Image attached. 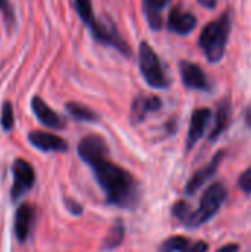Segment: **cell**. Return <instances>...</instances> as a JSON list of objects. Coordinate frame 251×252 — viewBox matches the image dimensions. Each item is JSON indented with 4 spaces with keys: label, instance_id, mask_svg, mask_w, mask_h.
Masks as SVG:
<instances>
[{
    "label": "cell",
    "instance_id": "1",
    "mask_svg": "<svg viewBox=\"0 0 251 252\" xmlns=\"http://www.w3.org/2000/svg\"><path fill=\"white\" fill-rule=\"evenodd\" d=\"M99 186L107 195L111 205L121 208H132L139 199V189L133 176L123 167L102 159L92 165Z\"/></svg>",
    "mask_w": 251,
    "mask_h": 252
},
{
    "label": "cell",
    "instance_id": "2",
    "mask_svg": "<svg viewBox=\"0 0 251 252\" xmlns=\"http://www.w3.org/2000/svg\"><path fill=\"white\" fill-rule=\"evenodd\" d=\"M231 25V16L225 12L203 28L198 38V46L210 63H217L223 59L229 41Z\"/></svg>",
    "mask_w": 251,
    "mask_h": 252
},
{
    "label": "cell",
    "instance_id": "3",
    "mask_svg": "<svg viewBox=\"0 0 251 252\" xmlns=\"http://www.w3.org/2000/svg\"><path fill=\"white\" fill-rule=\"evenodd\" d=\"M226 193L228 192H226V188L223 183H220V182L212 183L204 190V193L200 199V207L191 213L185 226L189 229H197V227L203 226L204 223H207L209 220H212L220 210L222 204L225 202Z\"/></svg>",
    "mask_w": 251,
    "mask_h": 252
},
{
    "label": "cell",
    "instance_id": "4",
    "mask_svg": "<svg viewBox=\"0 0 251 252\" xmlns=\"http://www.w3.org/2000/svg\"><path fill=\"white\" fill-rule=\"evenodd\" d=\"M139 68L145 81L151 87L167 89L170 86V78L166 74L158 55L146 41H142L139 46Z\"/></svg>",
    "mask_w": 251,
    "mask_h": 252
},
{
    "label": "cell",
    "instance_id": "5",
    "mask_svg": "<svg viewBox=\"0 0 251 252\" xmlns=\"http://www.w3.org/2000/svg\"><path fill=\"white\" fill-rule=\"evenodd\" d=\"M93 34V37L99 41V43H105L109 46H114L118 52H121L123 55L129 56L130 55V47L126 43V40L120 35V32L117 31L115 25L109 21H101L98 18H95V21L87 25Z\"/></svg>",
    "mask_w": 251,
    "mask_h": 252
},
{
    "label": "cell",
    "instance_id": "6",
    "mask_svg": "<svg viewBox=\"0 0 251 252\" xmlns=\"http://www.w3.org/2000/svg\"><path fill=\"white\" fill-rule=\"evenodd\" d=\"M77 151H78L80 158L89 165H93L102 159H107V155L109 152L105 139L98 134H89L84 139H81L77 146Z\"/></svg>",
    "mask_w": 251,
    "mask_h": 252
},
{
    "label": "cell",
    "instance_id": "7",
    "mask_svg": "<svg viewBox=\"0 0 251 252\" xmlns=\"http://www.w3.org/2000/svg\"><path fill=\"white\" fill-rule=\"evenodd\" d=\"M13 186L10 189L12 201H18L27 190H30L34 185L36 174L30 162L24 159H16L13 162Z\"/></svg>",
    "mask_w": 251,
    "mask_h": 252
},
{
    "label": "cell",
    "instance_id": "8",
    "mask_svg": "<svg viewBox=\"0 0 251 252\" xmlns=\"http://www.w3.org/2000/svg\"><path fill=\"white\" fill-rule=\"evenodd\" d=\"M179 69H180L182 81L188 89L201 90V92H210L212 90L210 81H209L206 72L203 71V68L200 65L189 62V61H180Z\"/></svg>",
    "mask_w": 251,
    "mask_h": 252
},
{
    "label": "cell",
    "instance_id": "9",
    "mask_svg": "<svg viewBox=\"0 0 251 252\" xmlns=\"http://www.w3.org/2000/svg\"><path fill=\"white\" fill-rule=\"evenodd\" d=\"M223 157H225V151H219L207 165H204L203 168H200L198 171L194 173V176L186 183V193L188 195L197 193V190H200L216 174V171H217Z\"/></svg>",
    "mask_w": 251,
    "mask_h": 252
},
{
    "label": "cell",
    "instance_id": "10",
    "mask_svg": "<svg viewBox=\"0 0 251 252\" xmlns=\"http://www.w3.org/2000/svg\"><path fill=\"white\" fill-rule=\"evenodd\" d=\"M197 27V18L194 13L183 10L180 6L172 7L167 18V28L179 35H186L192 32Z\"/></svg>",
    "mask_w": 251,
    "mask_h": 252
},
{
    "label": "cell",
    "instance_id": "11",
    "mask_svg": "<svg viewBox=\"0 0 251 252\" xmlns=\"http://www.w3.org/2000/svg\"><path fill=\"white\" fill-rule=\"evenodd\" d=\"M212 118V111L209 108H198L192 112L191 123H189V130H188V137H186V148L192 149L194 145L204 136L207 126Z\"/></svg>",
    "mask_w": 251,
    "mask_h": 252
},
{
    "label": "cell",
    "instance_id": "12",
    "mask_svg": "<svg viewBox=\"0 0 251 252\" xmlns=\"http://www.w3.org/2000/svg\"><path fill=\"white\" fill-rule=\"evenodd\" d=\"M31 109H33V112H34V115L37 117V120L43 124V126H46V127H49V128H56V130H59V128H64L65 127V121H64V118L62 117H59L41 97H38V96H34L33 99H31Z\"/></svg>",
    "mask_w": 251,
    "mask_h": 252
},
{
    "label": "cell",
    "instance_id": "13",
    "mask_svg": "<svg viewBox=\"0 0 251 252\" xmlns=\"http://www.w3.org/2000/svg\"><path fill=\"white\" fill-rule=\"evenodd\" d=\"M28 140L30 143L40 149V151H53V152H65L68 149V143L56 136V134H52V133H46V131H40V130H36V131H31L28 134Z\"/></svg>",
    "mask_w": 251,
    "mask_h": 252
},
{
    "label": "cell",
    "instance_id": "14",
    "mask_svg": "<svg viewBox=\"0 0 251 252\" xmlns=\"http://www.w3.org/2000/svg\"><path fill=\"white\" fill-rule=\"evenodd\" d=\"M163 102L154 94H139L132 103V121L141 123L149 112H155L161 108Z\"/></svg>",
    "mask_w": 251,
    "mask_h": 252
},
{
    "label": "cell",
    "instance_id": "15",
    "mask_svg": "<svg viewBox=\"0 0 251 252\" xmlns=\"http://www.w3.org/2000/svg\"><path fill=\"white\" fill-rule=\"evenodd\" d=\"M34 219V208L30 204H22L18 207L15 214V236L19 242H25L28 239L31 224Z\"/></svg>",
    "mask_w": 251,
    "mask_h": 252
},
{
    "label": "cell",
    "instance_id": "16",
    "mask_svg": "<svg viewBox=\"0 0 251 252\" xmlns=\"http://www.w3.org/2000/svg\"><path fill=\"white\" fill-rule=\"evenodd\" d=\"M229 123H231V102H229V99H223L217 105V111H216V117H215V126L209 134V140L216 142L225 133V130L229 127Z\"/></svg>",
    "mask_w": 251,
    "mask_h": 252
},
{
    "label": "cell",
    "instance_id": "17",
    "mask_svg": "<svg viewBox=\"0 0 251 252\" xmlns=\"http://www.w3.org/2000/svg\"><path fill=\"white\" fill-rule=\"evenodd\" d=\"M142 3L149 27L160 31L163 28V9L170 3V0H142Z\"/></svg>",
    "mask_w": 251,
    "mask_h": 252
},
{
    "label": "cell",
    "instance_id": "18",
    "mask_svg": "<svg viewBox=\"0 0 251 252\" xmlns=\"http://www.w3.org/2000/svg\"><path fill=\"white\" fill-rule=\"evenodd\" d=\"M192 244L185 236H172L161 244L160 252H191Z\"/></svg>",
    "mask_w": 251,
    "mask_h": 252
},
{
    "label": "cell",
    "instance_id": "19",
    "mask_svg": "<svg viewBox=\"0 0 251 252\" xmlns=\"http://www.w3.org/2000/svg\"><path fill=\"white\" fill-rule=\"evenodd\" d=\"M65 108H67L68 114L77 121H96L98 120V114H95L90 108H87L81 103L68 102Z\"/></svg>",
    "mask_w": 251,
    "mask_h": 252
},
{
    "label": "cell",
    "instance_id": "20",
    "mask_svg": "<svg viewBox=\"0 0 251 252\" xmlns=\"http://www.w3.org/2000/svg\"><path fill=\"white\" fill-rule=\"evenodd\" d=\"M123 238H124V227H123V223H121V221H117V223L111 227V230L108 232L107 238L104 239V248H105V250H114V248H117L118 245H121Z\"/></svg>",
    "mask_w": 251,
    "mask_h": 252
},
{
    "label": "cell",
    "instance_id": "21",
    "mask_svg": "<svg viewBox=\"0 0 251 252\" xmlns=\"http://www.w3.org/2000/svg\"><path fill=\"white\" fill-rule=\"evenodd\" d=\"M75 7L77 12L81 18V21L86 25H90L95 21V15H93V7H92V1L90 0H75Z\"/></svg>",
    "mask_w": 251,
    "mask_h": 252
},
{
    "label": "cell",
    "instance_id": "22",
    "mask_svg": "<svg viewBox=\"0 0 251 252\" xmlns=\"http://www.w3.org/2000/svg\"><path fill=\"white\" fill-rule=\"evenodd\" d=\"M1 127L3 130L9 131L13 128V124H15V115H13V108H12V103L10 102H4L3 106H1Z\"/></svg>",
    "mask_w": 251,
    "mask_h": 252
},
{
    "label": "cell",
    "instance_id": "23",
    "mask_svg": "<svg viewBox=\"0 0 251 252\" xmlns=\"http://www.w3.org/2000/svg\"><path fill=\"white\" fill-rule=\"evenodd\" d=\"M172 213H173V216H175L179 221H182V223L185 224V223L188 221V219H189L192 210H191V207H189L188 202H185V201H178V202L173 205Z\"/></svg>",
    "mask_w": 251,
    "mask_h": 252
},
{
    "label": "cell",
    "instance_id": "24",
    "mask_svg": "<svg viewBox=\"0 0 251 252\" xmlns=\"http://www.w3.org/2000/svg\"><path fill=\"white\" fill-rule=\"evenodd\" d=\"M0 12L4 18V21L7 22V25L15 24V12H13V7L9 0H0Z\"/></svg>",
    "mask_w": 251,
    "mask_h": 252
},
{
    "label": "cell",
    "instance_id": "25",
    "mask_svg": "<svg viewBox=\"0 0 251 252\" xmlns=\"http://www.w3.org/2000/svg\"><path fill=\"white\" fill-rule=\"evenodd\" d=\"M238 186L244 193H247V195L251 193V165L241 173V176L238 179Z\"/></svg>",
    "mask_w": 251,
    "mask_h": 252
},
{
    "label": "cell",
    "instance_id": "26",
    "mask_svg": "<svg viewBox=\"0 0 251 252\" xmlns=\"http://www.w3.org/2000/svg\"><path fill=\"white\" fill-rule=\"evenodd\" d=\"M65 204H67L68 210H70L72 214H75V216L81 214V211H83V207H81L78 202H75L74 199H65Z\"/></svg>",
    "mask_w": 251,
    "mask_h": 252
},
{
    "label": "cell",
    "instance_id": "27",
    "mask_svg": "<svg viewBox=\"0 0 251 252\" xmlns=\"http://www.w3.org/2000/svg\"><path fill=\"white\" fill-rule=\"evenodd\" d=\"M209 251V244L204 242V241H197L192 244V248L191 252H207Z\"/></svg>",
    "mask_w": 251,
    "mask_h": 252
},
{
    "label": "cell",
    "instance_id": "28",
    "mask_svg": "<svg viewBox=\"0 0 251 252\" xmlns=\"http://www.w3.org/2000/svg\"><path fill=\"white\" fill-rule=\"evenodd\" d=\"M240 251V245L238 244H226L222 248H219L216 252H238Z\"/></svg>",
    "mask_w": 251,
    "mask_h": 252
},
{
    "label": "cell",
    "instance_id": "29",
    "mask_svg": "<svg viewBox=\"0 0 251 252\" xmlns=\"http://www.w3.org/2000/svg\"><path fill=\"white\" fill-rule=\"evenodd\" d=\"M217 1H219V0H198V3H200L201 6L207 7V9H215L216 4H217Z\"/></svg>",
    "mask_w": 251,
    "mask_h": 252
},
{
    "label": "cell",
    "instance_id": "30",
    "mask_svg": "<svg viewBox=\"0 0 251 252\" xmlns=\"http://www.w3.org/2000/svg\"><path fill=\"white\" fill-rule=\"evenodd\" d=\"M244 120H246L247 127H250L251 128V106H249V108L246 109V112H244Z\"/></svg>",
    "mask_w": 251,
    "mask_h": 252
}]
</instances>
